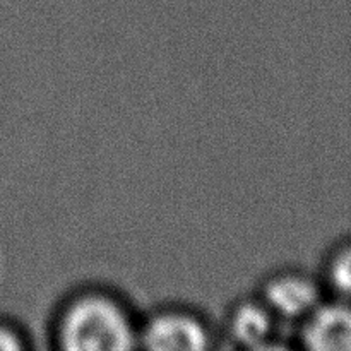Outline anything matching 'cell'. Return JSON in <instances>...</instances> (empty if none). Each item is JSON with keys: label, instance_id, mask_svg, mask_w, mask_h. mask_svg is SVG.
I'll return each mask as SVG.
<instances>
[{"label": "cell", "instance_id": "obj_1", "mask_svg": "<svg viewBox=\"0 0 351 351\" xmlns=\"http://www.w3.org/2000/svg\"><path fill=\"white\" fill-rule=\"evenodd\" d=\"M55 338L67 351H125L139 348V324L119 297L93 290L65 304Z\"/></svg>", "mask_w": 351, "mask_h": 351}, {"label": "cell", "instance_id": "obj_2", "mask_svg": "<svg viewBox=\"0 0 351 351\" xmlns=\"http://www.w3.org/2000/svg\"><path fill=\"white\" fill-rule=\"evenodd\" d=\"M213 346L209 326L194 312L167 308L139 324V348L151 351H201Z\"/></svg>", "mask_w": 351, "mask_h": 351}, {"label": "cell", "instance_id": "obj_3", "mask_svg": "<svg viewBox=\"0 0 351 351\" xmlns=\"http://www.w3.org/2000/svg\"><path fill=\"white\" fill-rule=\"evenodd\" d=\"M259 300L278 322H304L321 304V295L311 278L287 271L273 274L263 285Z\"/></svg>", "mask_w": 351, "mask_h": 351}, {"label": "cell", "instance_id": "obj_4", "mask_svg": "<svg viewBox=\"0 0 351 351\" xmlns=\"http://www.w3.org/2000/svg\"><path fill=\"white\" fill-rule=\"evenodd\" d=\"M302 345L314 351H351V304H319L300 322Z\"/></svg>", "mask_w": 351, "mask_h": 351}, {"label": "cell", "instance_id": "obj_5", "mask_svg": "<svg viewBox=\"0 0 351 351\" xmlns=\"http://www.w3.org/2000/svg\"><path fill=\"white\" fill-rule=\"evenodd\" d=\"M280 322L269 308L257 300L242 302L230 312V338L243 348H264L274 339V331Z\"/></svg>", "mask_w": 351, "mask_h": 351}, {"label": "cell", "instance_id": "obj_6", "mask_svg": "<svg viewBox=\"0 0 351 351\" xmlns=\"http://www.w3.org/2000/svg\"><path fill=\"white\" fill-rule=\"evenodd\" d=\"M329 283L339 297L351 298V247L339 252L329 264Z\"/></svg>", "mask_w": 351, "mask_h": 351}, {"label": "cell", "instance_id": "obj_7", "mask_svg": "<svg viewBox=\"0 0 351 351\" xmlns=\"http://www.w3.org/2000/svg\"><path fill=\"white\" fill-rule=\"evenodd\" d=\"M24 348V339L12 329L0 328V351H17Z\"/></svg>", "mask_w": 351, "mask_h": 351}]
</instances>
